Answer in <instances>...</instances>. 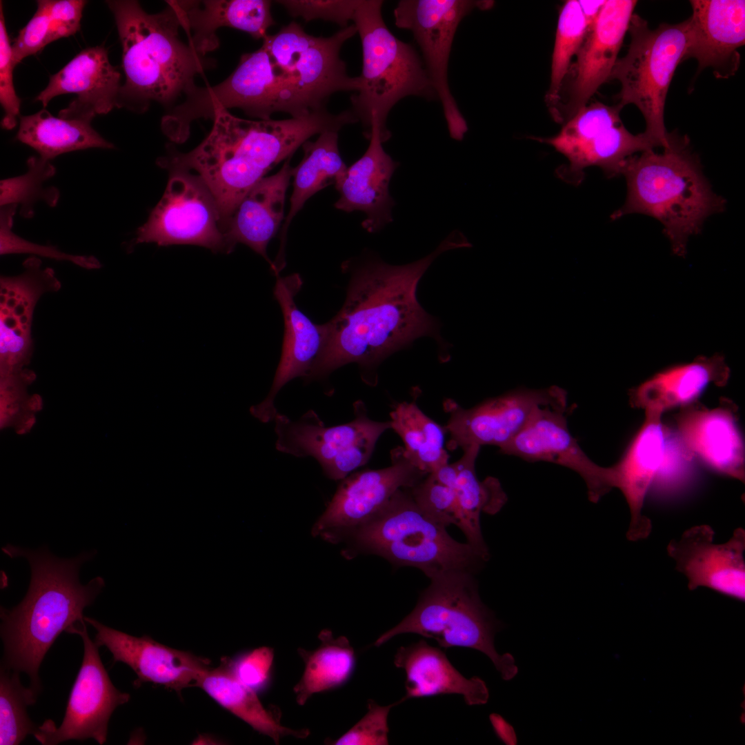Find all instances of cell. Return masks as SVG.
Segmentation results:
<instances>
[{"label":"cell","mask_w":745,"mask_h":745,"mask_svg":"<svg viewBox=\"0 0 745 745\" xmlns=\"http://www.w3.org/2000/svg\"><path fill=\"white\" fill-rule=\"evenodd\" d=\"M466 246L453 234L411 264L392 266L373 259L352 270L344 304L327 322L326 343L306 380L325 378L350 363L359 365L364 379L390 355L429 334L433 322L417 300V284L437 256Z\"/></svg>","instance_id":"1"},{"label":"cell","mask_w":745,"mask_h":745,"mask_svg":"<svg viewBox=\"0 0 745 745\" xmlns=\"http://www.w3.org/2000/svg\"><path fill=\"white\" fill-rule=\"evenodd\" d=\"M346 112L326 108L281 120H248L221 110L208 136L193 150L181 152L166 146L157 164L168 170L190 171L206 185L226 223L244 195L281 161L291 157L311 137L338 132L349 123Z\"/></svg>","instance_id":"2"},{"label":"cell","mask_w":745,"mask_h":745,"mask_svg":"<svg viewBox=\"0 0 745 745\" xmlns=\"http://www.w3.org/2000/svg\"><path fill=\"white\" fill-rule=\"evenodd\" d=\"M2 550L10 557L27 559L31 579L20 604L12 609L1 607V667L26 673L31 687L39 692L38 672L44 656L62 632L85 623L83 609L94 602L104 580L96 577L86 585L79 580V568L92 557L91 552L61 559L46 548L34 551L8 544Z\"/></svg>","instance_id":"3"},{"label":"cell","mask_w":745,"mask_h":745,"mask_svg":"<svg viewBox=\"0 0 745 745\" xmlns=\"http://www.w3.org/2000/svg\"><path fill=\"white\" fill-rule=\"evenodd\" d=\"M122 47L125 82L118 108L143 113L152 102L167 110L196 85L195 78L215 63L179 38L181 28L169 3L161 12H146L137 1H106Z\"/></svg>","instance_id":"4"},{"label":"cell","mask_w":745,"mask_h":745,"mask_svg":"<svg viewBox=\"0 0 745 745\" xmlns=\"http://www.w3.org/2000/svg\"><path fill=\"white\" fill-rule=\"evenodd\" d=\"M621 175L626 180V199L611 219L639 213L658 220L673 252L679 257L685 256L689 238L700 232L704 221L726 208L686 136L669 134L662 152L650 149L630 157Z\"/></svg>","instance_id":"5"},{"label":"cell","mask_w":745,"mask_h":745,"mask_svg":"<svg viewBox=\"0 0 745 745\" xmlns=\"http://www.w3.org/2000/svg\"><path fill=\"white\" fill-rule=\"evenodd\" d=\"M343 542L348 544L344 551L348 558L376 555L398 568H418L429 579L453 571L475 574L486 562L425 513L408 488L398 490Z\"/></svg>","instance_id":"6"},{"label":"cell","mask_w":745,"mask_h":745,"mask_svg":"<svg viewBox=\"0 0 745 745\" xmlns=\"http://www.w3.org/2000/svg\"><path fill=\"white\" fill-rule=\"evenodd\" d=\"M384 1L359 0L352 21L362 48L359 89L350 98L351 110L369 139L372 124L381 128L384 142L390 137L386 120L390 110L408 96H436L422 60L413 47L397 38L382 16Z\"/></svg>","instance_id":"7"},{"label":"cell","mask_w":745,"mask_h":745,"mask_svg":"<svg viewBox=\"0 0 745 745\" xmlns=\"http://www.w3.org/2000/svg\"><path fill=\"white\" fill-rule=\"evenodd\" d=\"M474 575L453 571L430 579L412 612L374 645L379 646L400 634L415 633L435 639L444 648L479 650L488 657L503 679L514 678L518 673L515 658L495 650V635L501 626L481 602Z\"/></svg>","instance_id":"8"},{"label":"cell","mask_w":745,"mask_h":745,"mask_svg":"<svg viewBox=\"0 0 745 745\" xmlns=\"http://www.w3.org/2000/svg\"><path fill=\"white\" fill-rule=\"evenodd\" d=\"M229 108L241 109L259 120L270 119L279 112L299 117L313 111L261 46L256 51L243 54L235 70L219 84L195 86L188 90L182 102L166 111L161 128L170 141L182 143L189 137L194 121L213 120L217 112Z\"/></svg>","instance_id":"9"},{"label":"cell","mask_w":745,"mask_h":745,"mask_svg":"<svg viewBox=\"0 0 745 745\" xmlns=\"http://www.w3.org/2000/svg\"><path fill=\"white\" fill-rule=\"evenodd\" d=\"M628 31L627 53L617 60L610 80L621 84L618 105L636 106L646 121L644 132L664 148L669 139L664 118L666 98L675 71L686 59L692 43L691 21L662 23L651 30L646 20L633 14Z\"/></svg>","instance_id":"10"},{"label":"cell","mask_w":745,"mask_h":745,"mask_svg":"<svg viewBox=\"0 0 745 745\" xmlns=\"http://www.w3.org/2000/svg\"><path fill=\"white\" fill-rule=\"evenodd\" d=\"M353 408L352 420L332 426L312 410L295 420L278 413L273 421L276 449L296 457H314L329 479H344L368 461L379 438L391 428L390 421L370 419L362 401Z\"/></svg>","instance_id":"11"},{"label":"cell","mask_w":745,"mask_h":745,"mask_svg":"<svg viewBox=\"0 0 745 745\" xmlns=\"http://www.w3.org/2000/svg\"><path fill=\"white\" fill-rule=\"evenodd\" d=\"M356 33L352 24L330 37H315L291 21L268 34L262 46L308 108L316 110L325 108L336 92L358 90V77L348 75L340 57L343 45Z\"/></svg>","instance_id":"12"},{"label":"cell","mask_w":745,"mask_h":745,"mask_svg":"<svg viewBox=\"0 0 745 745\" xmlns=\"http://www.w3.org/2000/svg\"><path fill=\"white\" fill-rule=\"evenodd\" d=\"M617 106L591 103L579 110L563 125L560 132L546 143L565 156L568 164L559 174L576 183L583 170L598 166L608 177L620 175L628 158L635 153L658 147L644 132H630L624 126Z\"/></svg>","instance_id":"13"},{"label":"cell","mask_w":745,"mask_h":745,"mask_svg":"<svg viewBox=\"0 0 745 745\" xmlns=\"http://www.w3.org/2000/svg\"><path fill=\"white\" fill-rule=\"evenodd\" d=\"M491 1L401 0L393 10L397 27L410 31L419 45L424 67L440 100L450 137L463 139L467 123L448 84V67L455 32L475 8H492Z\"/></svg>","instance_id":"14"},{"label":"cell","mask_w":745,"mask_h":745,"mask_svg":"<svg viewBox=\"0 0 745 745\" xmlns=\"http://www.w3.org/2000/svg\"><path fill=\"white\" fill-rule=\"evenodd\" d=\"M169 171L164 193L138 228L132 245L189 244L228 253L219 209L206 185L190 171Z\"/></svg>","instance_id":"15"},{"label":"cell","mask_w":745,"mask_h":745,"mask_svg":"<svg viewBox=\"0 0 745 745\" xmlns=\"http://www.w3.org/2000/svg\"><path fill=\"white\" fill-rule=\"evenodd\" d=\"M566 392L556 386L515 390L470 408L447 399L444 408L449 418L444 428L450 435V448L471 445L501 448L524 428L539 408H566Z\"/></svg>","instance_id":"16"},{"label":"cell","mask_w":745,"mask_h":745,"mask_svg":"<svg viewBox=\"0 0 745 745\" xmlns=\"http://www.w3.org/2000/svg\"><path fill=\"white\" fill-rule=\"evenodd\" d=\"M69 633L81 636L84 653L63 722L57 728L52 720L48 719L38 726L33 735L44 745L88 738L103 744L112 713L118 706L128 702L130 697L112 683L101 662L99 647L89 637L85 623L74 627Z\"/></svg>","instance_id":"17"},{"label":"cell","mask_w":745,"mask_h":745,"mask_svg":"<svg viewBox=\"0 0 745 745\" xmlns=\"http://www.w3.org/2000/svg\"><path fill=\"white\" fill-rule=\"evenodd\" d=\"M391 462L386 468L356 472L341 479L326 510L313 525L312 535L330 543L343 542L398 490L415 486L428 475L404 456L401 447L391 451Z\"/></svg>","instance_id":"18"},{"label":"cell","mask_w":745,"mask_h":745,"mask_svg":"<svg viewBox=\"0 0 745 745\" xmlns=\"http://www.w3.org/2000/svg\"><path fill=\"white\" fill-rule=\"evenodd\" d=\"M708 525L690 528L667 546L676 569L686 576L688 587L703 586L744 601L745 599V531L736 529L725 543L714 542Z\"/></svg>","instance_id":"19"},{"label":"cell","mask_w":745,"mask_h":745,"mask_svg":"<svg viewBox=\"0 0 745 745\" xmlns=\"http://www.w3.org/2000/svg\"><path fill=\"white\" fill-rule=\"evenodd\" d=\"M565 410L539 408L524 428L499 452L528 461L551 462L575 471L585 482L588 499L597 503L612 490L610 467L597 464L584 452L568 428Z\"/></svg>","instance_id":"20"},{"label":"cell","mask_w":745,"mask_h":745,"mask_svg":"<svg viewBox=\"0 0 745 745\" xmlns=\"http://www.w3.org/2000/svg\"><path fill=\"white\" fill-rule=\"evenodd\" d=\"M302 284L297 273L277 277L273 294L284 321L281 355L268 394L250 408V414L262 423L274 421L278 413L275 400L286 384L296 377H308L327 339L328 323H314L295 304Z\"/></svg>","instance_id":"21"},{"label":"cell","mask_w":745,"mask_h":745,"mask_svg":"<svg viewBox=\"0 0 745 745\" xmlns=\"http://www.w3.org/2000/svg\"><path fill=\"white\" fill-rule=\"evenodd\" d=\"M84 619L97 630L96 645L108 648L113 663L123 662L134 670L137 675L134 682L136 687L152 682L180 693L186 688L197 686L201 676L210 668L208 658L170 648L146 635L132 636L93 618Z\"/></svg>","instance_id":"22"},{"label":"cell","mask_w":745,"mask_h":745,"mask_svg":"<svg viewBox=\"0 0 745 745\" xmlns=\"http://www.w3.org/2000/svg\"><path fill=\"white\" fill-rule=\"evenodd\" d=\"M637 3L633 0L605 1L576 55L560 123L587 105L599 88L610 80Z\"/></svg>","instance_id":"23"},{"label":"cell","mask_w":745,"mask_h":745,"mask_svg":"<svg viewBox=\"0 0 745 745\" xmlns=\"http://www.w3.org/2000/svg\"><path fill=\"white\" fill-rule=\"evenodd\" d=\"M34 257L23 262L17 276L0 279V361L1 377L18 372L29 359L34 310L41 295L56 292L61 284L52 269L41 268Z\"/></svg>","instance_id":"24"},{"label":"cell","mask_w":745,"mask_h":745,"mask_svg":"<svg viewBox=\"0 0 745 745\" xmlns=\"http://www.w3.org/2000/svg\"><path fill=\"white\" fill-rule=\"evenodd\" d=\"M680 408L676 433L686 448L714 471L744 482V444L735 404L722 399L711 409L698 401Z\"/></svg>","instance_id":"25"},{"label":"cell","mask_w":745,"mask_h":745,"mask_svg":"<svg viewBox=\"0 0 745 745\" xmlns=\"http://www.w3.org/2000/svg\"><path fill=\"white\" fill-rule=\"evenodd\" d=\"M121 86V74L110 63L106 49L90 47L52 75L35 99L46 108L54 97L74 93L77 97L60 110L59 117L91 122L96 115L118 108Z\"/></svg>","instance_id":"26"},{"label":"cell","mask_w":745,"mask_h":745,"mask_svg":"<svg viewBox=\"0 0 745 745\" xmlns=\"http://www.w3.org/2000/svg\"><path fill=\"white\" fill-rule=\"evenodd\" d=\"M644 411L640 428L620 459L610 466V486L622 492L630 509L626 537L630 541L646 538L651 531V522L642 509L662 465L668 432L662 420V412Z\"/></svg>","instance_id":"27"},{"label":"cell","mask_w":745,"mask_h":745,"mask_svg":"<svg viewBox=\"0 0 745 745\" xmlns=\"http://www.w3.org/2000/svg\"><path fill=\"white\" fill-rule=\"evenodd\" d=\"M368 139L370 143L364 154L347 167L336 181L339 198L335 207L347 212H364L366 217L361 223L363 228L375 232L393 221L395 201L388 187L398 163L384 150L381 130L377 123L372 124Z\"/></svg>","instance_id":"28"},{"label":"cell","mask_w":745,"mask_h":745,"mask_svg":"<svg viewBox=\"0 0 745 745\" xmlns=\"http://www.w3.org/2000/svg\"><path fill=\"white\" fill-rule=\"evenodd\" d=\"M287 159L275 174L257 182L238 203L224 227L228 253L237 244L248 246L272 266L267 246L284 221L286 195L294 168Z\"/></svg>","instance_id":"29"},{"label":"cell","mask_w":745,"mask_h":745,"mask_svg":"<svg viewBox=\"0 0 745 745\" xmlns=\"http://www.w3.org/2000/svg\"><path fill=\"white\" fill-rule=\"evenodd\" d=\"M177 11L188 43L206 56L219 46L216 31L229 27L264 39L276 23L267 0L167 1Z\"/></svg>","instance_id":"30"},{"label":"cell","mask_w":745,"mask_h":745,"mask_svg":"<svg viewBox=\"0 0 745 745\" xmlns=\"http://www.w3.org/2000/svg\"><path fill=\"white\" fill-rule=\"evenodd\" d=\"M395 666L406 673V694L401 702L410 699L438 695L457 694L469 706L482 705L489 699L488 688L478 677L462 675L440 648L421 639L399 647L394 657Z\"/></svg>","instance_id":"31"},{"label":"cell","mask_w":745,"mask_h":745,"mask_svg":"<svg viewBox=\"0 0 745 745\" xmlns=\"http://www.w3.org/2000/svg\"><path fill=\"white\" fill-rule=\"evenodd\" d=\"M481 446L471 445L462 448L461 457L431 473L440 483L453 489L458 506V526L467 542L486 561L489 552L484 539L480 516L481 513L495 514L505 504L507 496L496 478L479 480L475 462Z\"/></svg>","instance_id":"32"},{"label":"cell","mask_w":745,"mask_h":745,"mask_svg":"<svg viewBox=\"0 0 745 745\" xmlns=\"http://www.w3.org/2000/svg\"><path fill=\"white\" fill-rule=\"evenodd\" d=\"M730 374L722 355L700 356L692 362L662 370L631 388L628 392L629 404L633 408L663 413L698 401L711 384L726 386Z\"/></svg>","instance_id":"33"},{"label":"cell","mask_w":745,"mask_h":745,"mask_svg":"<svg viewBox=\"0 0 745 745\" xmlns=\"http://www.w3.org/2000/svg\"><path fill=\"white\" fill-rule=\"evenodd\" d=\"M692 43L686 59L695 58L699 70L716 69L734 60L745 41V1L742 0L690 1Z\"/></svg>","instance_id":"34"},{"label":"cell","mask_w":745,"mask_h":745,"mask_svg":"<svg viewBox=\"0 0 745 745\" xmlns=\"http://www.w3.org/2000/svg\"><path fill=\"white\" fill-rule=\"evenodd\" d=\"M302 148L304 157L294 168L290 208L281 227L280 246L272 261L271 270L275 275H279L286 266L287 232L294 217L307 200L326 186L335 184L347 168L339 153L337 131L324 132L315 141H306Z\"/></svg>","instance_id":"35"},{"label":"cell","mask_w":745,"mask_h":745,"mask_svg":"<svg viewBox=\"0 0 745 745\" xmlns=\"http://www.w3.org/2000/svg\"><path fill=\"white\" fill-rule=\"evenodd\" d=\"M197 687L201 688L219 705L246 722L275 744L286 736L304 739L310 735L308 728L292 729L281 724L279 708H266L253 689L243 684L233 673L229 658L221 659L216 668H210L201 676Z\"/></svg>","instance_id":"36"},{"label":"cell","mask_w":745,"mask_h":745,"mask_svg":"<svg viewBox=\"0 0 745 745\" xmlns=\"http://www.w3.org/2000/svg\"><path fill=\"white\" fill-rule=\"evenodd\" d=\"M91 122L55 117L47 110L20 117L17 139L50 161L72 151L92 148H113L92 126Z\"/></svg>","instance_id":"37"},{"label":"cell","mask_w":745,"mask_h":745,"mask_svg":"<svg viewBox=\"0 0 745 745\" xmlns=\"http://www.w3.org/2000/svg\"><path fill=\"white\" fill-rule=\"evenodd\" d=\"M318 637L321 644L315 649H297L305 664L303 675L293 688L299 705H304L315 693L341 685L354 669L355 651L346 637H335L330 630L324 629Z\"/></svg>","instance_id":"38"},{"label":"cell","mask_w":745,"mask_h":745,"mask_svg":"<svg viewBox=\"0 0 745 745\" xmlns=\"http://www.w3.org/2000/svg\"><path fill=\"white\" fill-rule=\"evenodd\" d=\"M391 429L401 438L404 456L422 472L433 473L448 464L446 430L415 402H401L390 413Z\"/></svg>","instance_id":"39"},{"label":"cell","mask_w":745,"mask_h":745,"mask_svg":"<svg viewBox=\"0 0 745 745\" xmlns=\"http://www.w3.org/2000/svg\"><path fill=\"white\" fill-rule=\"evenodd\" d=\"M588 30V23L579 1H566L558 17L552 56L550 82L546 95V101L550 114L557 121L564 79L570 70L572 59L580 50Z\"/></svg>","instance_id":"40"},{"label":"cell","mask_w":745,"mask_h":745,"mask_svg":"<svg viewBox=\"0 0 745 745\" xmlns=\"http://www.w3.org/2000/svg\"><path fill=\"white\" fill-rule=\"evenodd\" d=\"M0 673V744L17 745L38 728L30 720L27 706L35 703L39 692L24 687L19 673L3 667Z\"/></svg>","instance_id":"41"},{"label":"cell","mask_w":745,"mask_h":745,"mask_svg":"<svg viewBox=\"0 0 745 745\" xmlns=\"http://www.w3.org/2000/svg\"><path fill=\"white\" fill-rule=\"evenodd\" d=\"M26 174L1 180L0 205H21L20 214L25 218L34 215V204L43 200L54 206L59 199V190L54 187L43 188L45 181L52 177L56 171L49 160L41 157L28 159Z\"/></svg>","instance_id":"42"},{"label":"cell","mask_w":745,"mask_h":745,"mask_svg":"<svg viewBox=\"0 0 745 745\" xmlns=\"http://www.w3.org/2000/svg\"><path fill=\"white\" fill-rule=\"evenodd\" d=\"M17 205L1 207L0 211V254H32L58 261H68L87 269L99 268L101 265L93 256L74 255L63 252L50 246L39 245L28 241L12 231L13 216Z\"/></svg>","instance_id":"43"},{"label":"cell","mask_w":745,"mask_h":745,"mask_svg":"<svg viewBox=\"0 0 745 745\" xmlns=\"http://www.w3.org/2000/svg\"><path fill=\"white\" fill-rule=\"evenodd\" d=\"M408 490L418 506L434 520L448 526H458V506L455 492L428 474Z\"/></svg>","instance_id":"44"},{"label":"cell","mask_w":745,"mask_h":745,"mask_svg":"<svg viewBox=\"0 0 745 745\" xmlns=\"http://www.w3.org/2000/svg\"><path fill=\"white\" fill-rule=\"evenodd\" d=\"M401 701L380 706L372 699L368 700V711L346 733L333 741L335 745H386L388 744V717L391 708Z\"/></svg>","instance_id":"45"},{"label":"cell","mask_w":745,"mask_h":745,"mask_svg":"<svg viewBox=\"0 0 745 745\" xmlns=\"http://www.w3.org/2000/svg\"><path fill=\"white\" fill-rule=\"evenodd\" d=\"M359 0H281L282 6L293 17H301L305 21L323 19L344 28L348 26Z\"/></svg>","instance_id":"46"},{"label":"cell","mask_w":745,"mask_h":745,"mask_svg":"<svg viewBox=\"0 0 745 745\" xmlns=\"http://www.w3.org/2000/svg\"><path fill=\"white\" fill-rule=\"evenodd\" d=\"M2 1H0V102L4 111L3 128L11 130L17 125L20 112V99L13 83L14 64L12 46L7 33Z\"/></svg>","instance_id":"47"},{"label":"cell","mask_w":745,"mask_h":745,"mask_svg":"<svg viewBox=\"0 0 745 745\" xmlns=\"http://www.w3.org/2000/svg\"><path fill=\"white\" fill-rule=\"evenodd\" d=\"M37 8L29 22L19 31L12 46L14 64L37 54L48 45L51 0L37 1Z\"/></svg>","instance_id":"48"},{"label":"cell","mask_w":745,"mask_h":745,"mask_svg":"<svg viewBox=\"0 0 745 745\" xmlns=\"http://www.w3.org/2000/svg\"><path fill=\"white\" fill-rule=\"evenodd\" d=\"M273 659V649L262 646L235 659H229V663L236 677L243 684L257 691L267 683Z\"/></svg>","instance_id":"49"},{"label":"cell","mask_w":745,"mask_h":745,"mask_svg":"<svg viewBox=\"0 0 745 745\" xmlns=\"http://www.w3.org/2000/svg\"><path fill=\"white\" fill-rule=\"evenodd\" d=\"M86 3L83 0H51L48 44L79 30Z\"/></svg>","instance_id":"50"},{"label":"cell","mask_w":745,"mask_h":745,"mask_svg":"<svg viewBox=\"0 0 745 745\" xmlns=\"http://www.w3.org/2000/svg\"><path fill=\"white\" fill-rule=\"evenodd\" d=\"M490 720L497 736L506 744H516V735L513 728L501 716L493 713Z\"/></svg>","instance_id":"51"},{"label":"cell","mask_w":745,"mask_h":745,"mask_svg":"<svg viewBox=\"0 0 745 745\" xmlns=\"http://www.w3.org/2000/svg\"><path fill=\"white\" fill-rule=\"evenodd\" d=\"M605 1H579L581 9L587 21L588 29L596 20Z\"/></svg>","instance_id":"52"}]
</instances>
